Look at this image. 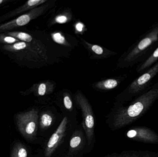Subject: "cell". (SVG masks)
<instances>
[{
	"label": "cell",
	"mask_w": 158,
	"mask_h": 157,
	"mask_svg": "<svg viewBox=\"0 0 158 157\" xmlns=\"http://www.w3.org/2000/svg\"><path fill=\"white\" fill-rule=\"evenodd\" d=\"M158 46V22L140 37L124 59V62L133 65L142 62L150 56Z\"/></svg>",
	"instance_id": "obj_2"
},
{
	"label": "cell",
	"mask_w": 158,
	"mask_h": 157,
	"mask_svg": "<svg viewBox=\"0 0 158 157\" xmlns=\"http://www.w3.org/2000/svg\"><path fill=\"white\" fill-rule=\"evenodd\" d=\"M38 112L35 109L16 116L19 129L25 137L30 139L35 136L38 128Z\"/></svg>",
	"instance_id": "obj_4"
},
{
	"label": "cell",
	"mask_w": 158,
	"mask_h": 157,
	"mask_svg": "<svg viewBox=\"0 0 158 157\" xmlns=\"http://www.w3.org/2000/svg\"><path fill=\"white\" fill-rule=\"evenodd\" d=\"M12 157H27V151L25 147L21 144H17L13 149Z\"/></svg>",
	"instance_id": "obj_11"
},
{
	"label": "cell",
	"mask_w": 158,
	"mask_h": 157,
	"mask_svg": "<svg viewBox=\"0 0 158 157\" xmlns=\"http://www.w3.org/2000/svg\"><path fill=\"white\" fill-rule=\"evenodd\" d=\"M30 17L28 15H23L19 17L16 20V23L19 26H23L29 22Z\"/></svg>",
	"instance_id": "obj_12"
},
{
	"label": "cell",
	"mask_w": 158,
	"mask_h": 157,
	"mask_svg": "<svg viewBox=\"0 0 158 157\" xmlns=\"http://www.w3.org/2000/svg\"><path fill=\"white\" fill-rule=\"evenodd\" d=\"M46 1L45 0H29L28 1L27 4L29 6H34L43 3Z\"/></svg>",
	"instance_id": "obj_19"
},
{
	"label": "cell",
	"mask_w": 158,
	"mask_h": 157,
	"mask_svg": "<svg viewBox=\"0 0 158 157\" xmlns=\"http://www.w3.org/2000/svg\"><path fill=\"white\" fill-rule=\"evenodd\" d=\"M52 38L55 41L59 43L63 44L65 42V38L60 33H56L52 35Z\"/></svg>",
	"instance_id": "obj_15"
},
{
	"label": "cell",
	"mask_w": 158,
	"mask_h": 157,
	"mask_svg": "<svg viewBox=\"0 0 158 157\" xmlns=\"http://www.w3.org/2000/svg\"><path fill=\"white\" fill-rule=\"evenodd\" d=\"M77 100L82 113V125L86 135L88 144L90 145L94 138L95 120L94 114L90 105L86 100L79 95Z\"/></svg>",
	"instance_id": "obj_5"
},
{
	"label": "cell",
	"mask_w": 158,
	"mask_h": 157,
	"mask_svg": "<svg viewBox=\"0 0 158 157\" xmlns=\"http://www.w3.org/2000/svg\"><path fill=\"white\" fill-rule=\"evenodd\" d=\"M68 122L67 117H65L60 123L56 131L50 137L44 152L45 157H51L60 144L65 134Z\"/></svg>",
	"instance_id": "obj_7"
},
{
	"label": "cell",
	"mask_w": 158,
	"mask_h": 157,
	"mask_svg": "<svg viewBox=\"0 0 158 157\" xmlns=\"http://www.w3.org/2000/svg\"><path fill=\"white\" fill-rule=\"evenodd\" d=\"M64 103L66 108L68 110L72 109L73 108V103L71 101L70 97L67 96L64 97Z\"/></svg>",
	"instance_id": "obj_16"
},
{
	"label": "cell",
	"mask_w": 158,
	"mask_h": 157,
	"mask_svg": "<svg viewBox=\"0 0 158 157\" xmlns=\"http://www.w3.org/2000/svg\"><path fill=\"white\" fill-rule=\"evenodd\" d=\"M4 41L6 42H8L9 43H13L16 41V40L15 38L12 37H6L4 38Z\"/></svg>",
	"instance_id": "obj_22"
},
{
	"label": "cell",
	"mask_w": 158,
	"mask_h": 157,
	"mask_svg": "<svg viewBox=\"0 0 158 157\" xmlns=\"http://www.w3.org/2000/svg\"><path fill=\"white\" fill-rule=\"evenodd\" d=\"M56 21L57 23H60V24H63V23H65L67 21V18L65 16H59L56 18Z\"/></svg>",
	"instance_id": "obj_21"
},
{
	"label": "cell",
	"mask_w": 158,
	"mask_h": 157,
	"mask_svg": "<svg viewBox=\"0 0 158 157\" xmlns=\"http://www.w3.org/2000/svg\"><path fill=\"white\" fill-rule=\"evenodd\" d=\"M158 73V61L131 83L128 93L131 96L142 95L151 87L152 80Z\"/></svg>",
	"instance_id": "obj_3"
},
{
	"label": "cell",
	"mask_w": 158,
	"mask_h": 157,
	"mask_svg": "<svg viewBox=\"0 0 158 157\" xmlns=\"http://www.w3.org/2000/svg\"><path fill=\"white\" fill-rule=\"evenodd\" d=\"M46 87L44 84H41L39 86L38 93L40 96H44L46 93Z\"/></svg>",
	"instance_id": "obj_18"
},
{
	"label": "cell",
	"mask_w": 158,
	"mask_h": 157,
	"mask_svg": "<svg viewBox=\"0 0 158 157\" xmlns=\"http://www.w3.org/2000/svg\"><path fill=\"white\" fill-rule=\"evenodd\" d=\"M118 84V81L115 79H108L104 82V86L107 89H112L116 87Z\"/></svg>",
	"instance_id": "obj_14"
},
{
	"label": "cell",
	"mask_w": 158,
	"mask_h": 157,
	"mask_svg": "<svg viewBox=\"0 0 158 157\" xmlns=\"http://www.w3.org/2000/svg\"><path fill=\"white\" fill-rule=\"evenodd\" d=\"M158 99V82L138 96L131 105L117 112L113 117V127L119 129L135 121L146 113Z\"/></svg>",
	"instance_id": "obj_1"
},
{
	"label": "cell",
	"mask_w": 158,
	"mask_h": 157,
	"mask_svg": "<svg viewBox=\"0 0 158 157\" xmlns=\"http://www.w3.org/2000/svg\"><path fill=\"white\" fill-rule=\"evenodd\" d=\"M83 28V25L81 23H78L76 25V29L77 30L80 32L82 31Z\"/></svg>",
	"instance_id": "obj_23"
},
{
	"label": "cell",
	"mask_w": 158,
	"mask_h": 157,
	"mask_svg": "<svg viewBox=\"0 0 158 157\" xmlns=\"http://www.w3.org/2000/svg\"><path fill=\"white\" fill-rule=\"evenodd\" d=\"M53 121L52 115L49 112H44L41 115L40 118V126L43 130L51 127Z\"/></svg>",
	"instance_id": "obj_10"
},
{
	"label": "cell",
	"mask_w": 158,
	"mask_h": 157,
	"mask_svg": "<svg viewBox=\"0 0 158 157\" xmlns=\"http://www.w3.org/2000/svg\"><path fill=\"white\" fill-rule=\"evenodd\" d=\"M3 1L2 0H0V4L2 3V2Z\"/></svg>",
	"instance_id": "obj_24"
},
{
	"label": "cell",
	"mask_w": 158,
	"mask_h": 157,
	"mask_svg": "<svg viewBox=\"0 0 158 157\" xmlns=\"http://www.w3.org/2000/svg\"><path fill=\"white\" fill-rule=\"evenodd\" d=\"M158 61V46L152 53L150 56L139 63L136 68L138 74L144 73Z\"/></svg>",
	"instance_id": "obj_8"
},
{
	"label": "cell",
	"mask_w": 158,
	"mask_h": 157,
	"mask_svg": "<svg viewBox=\"0 0 158 157\" xmlns=\"http://www.w3.org/2000/svg\"><path fill=\"white\" fill-rule=\"evenodd\" d=\"M27 47V44L24 42H19L14 44L13 47L16 50L23 49Z\"/></svg>",
	"instance_id": "obj_17"
},
{
	"label": "cell",
	"mask_w": 158,
	"mask_h": 157,
	"mask_svg": "<svg viewBox=\"0 0 158 157\" xmlns=\"http://www.w3.org/2000/svg\"><path fill=\"white\" fill-rule=\"evenodd\" d=\"M126 136L129 139L147 143H158V135L149 128L136 127L129 130Z\"/></svg>",
	"instance_id": "obj_6"
},
{
	"label": "cell",
	"mask_w": 158,
	"mask_h": 157,
	"mask_svg": "<svg viewBox=\"0 0 158 157\" xmlns=\"http://www.w3.org/2000/svg\"><path fill=\"white\" fill-rule=\"evenodd\" d=\"M15 36L21 40L26 42H30L32 40V37L31 36H30L29 34L24 33V32H19V33H16Z\"/></svg>",
	"instance_id": "obj_13"
},
{
	"label": "cell",
	"mask_w": 158,
	"mask_h": 157,
	"mask_svg": "<svg viewBox=\"0 0 158 157\" xmlns=\"http://www.w3.org/2000/svg\"><path fill=\"white\" fill-rule=\"evenodd\" d=\"M82 143V137L81 133L76 131L73 134L69 142V147L71 150H76L79 148Z\"/></svg>",
	"instance_id": "obj_9"
},
{
	"label": "cell",
	"mask_w": 158,
	"mask_h": 157,
	"mask_svg": "<svg viewBox=\"0 0 158 157\" xmlns=\"http://www.w3.org/2000/svg\"><path fill=\"white\" fill-rule=\"evenodd\" d=\"M92 49L95 53L98 54V55L102 54L103 53V49L100 46H98V45H94L92 47Z\"/></svg>",
	"instance_id": "obj_20"
}]
</instances>
